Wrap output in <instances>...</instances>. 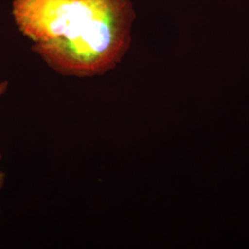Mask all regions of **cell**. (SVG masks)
<instances>
[{"mask_svg": "<svg viewBox=\"0 0 249 249\" xmlns=\"http://www.w3.org/2000/svg\"><path fill=\"white\" fill-rule=\"evenodd\" d=\"M77 8L78 0H14L12 13L19 31L40 44L64 36Z\"/></svg>", "mask_w": 249, "mask_h": 249, "instance_id": "7a4b0ae2", "label": "cell"}, {"mask_svg": "<svg viewBox=\"0 0 249 249\" xmlns=\"http://www.w3.org/2000/svg\"><path fill=\"white\" fill-rule=\"evenodd\" d=\"M136 17L129 0H78L64 36L33 50L63 75L92 77L116 68L130 45Z\"/></svg>", "mask_w": 249, "mask_h": 249, "instance_id": "6da1fadb", "label": "cell"}, {"mask_svg": "<svg viewBox=\"0 0 249 249\" xmlns=\"http://www.w3.org/2000/svg\"><path fill=\"white\" fill-rule=\"evenodd\" d=\"M8 88V82L7 81H4V82H1L0 83V97L6 92ZM1 154H0V160H1ZM4 181H5V174L3 172L0 171V189L3 187L4 185Z\"/></svg>", "mask_w": 249, "mask_h": 249, "instance_id": "3957f363", "label": "cell"}]
</instances>
